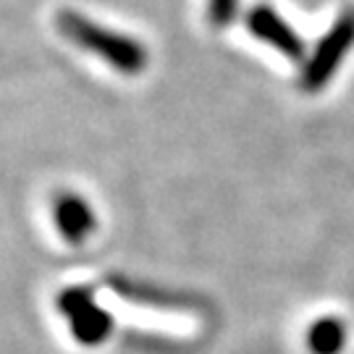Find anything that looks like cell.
Instances as JSON below:
<instances>
[{"label": "cell", "instance_id": "obj_3", "mask_svg": "<svg viewBox=\"0 0 354 354\" xmlns=\"http://www.w3.org/2000/svg\"><path fill=\"white\" fill-rule=\"evenodd\" d=\"M55 215V226L61 231V236L71 244L84 241L95 231V213L89 203H84L79 194H61L53 207Z\"/></svg>", "mask_w": 354, "mask_h": 354}, {"label": "cell", "instance_id": "obj_2", "mask_svg": "<svg viewBox=\"0 0 354 354\" xmlns=\"http://www.w3.org/2000/svg\"><path fill=\"white\" fill-rule=\"evenodd\" d=\"M58 310L68 315L71 330L82 344H100L113 328L111 315L97 307L92 291L87 289H66L58 297Z\"/></svg>", "mask_w": 354, "mask_h": 354}, {"label": "cell", "instance_id": "obj_1", "mask_svg": "<svg viewBox=\"0 0 354 354\" xmlns=\"http://www.w3.org/2000/svg\"><path fill=\"white\" fill-rule=\"evenodd\" d=\"M58 32L66 39H71L76 48L97 55L100 61L115 68L124 76H137L145 71V66L150 61V55L145 50L140 39L129 37V35H118L115 29L92 21L87 16H82L79 11L64 8L55 19Z\"/></svg>", "mask_w": 354, "mask_h": 354}, {"label": "cell", "instance_id": "obj_5", "mask_svg": "<svg viewBox=\"0 0 354 354\" xmlns=\"http://www.w3.org/2000/svg\"><path fill=\"white\" fill-rule=\"evenodd\" d=\"M236 3L239 0H207V19L215 26H223L236 11Z\"/></svg>", "mask_w": 354, "mask_h": 354}, {"label": "cell", "instance_id": "obj_4", "mask_svg": "<svg viewBox=\"0 0 354 354\" xmlns=\"http://www.w3.org/2000/svg\"><path fill=\"white\" fill-rule=\"evenodd\" d=\"M250 29H252L257 37L273 42L276 48L291 53V55H294V50L299 48V42L291 37V32L281 24L279 16H276V13H270L268 8H257V11L250 13Z\"/></svg>", "mask_w": 354, "mask_h": 354}]
</instances>
